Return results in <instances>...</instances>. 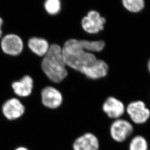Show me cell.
<instances>
[{
    "label": "cell",
    "instance_id": "cell-1",
    "mask_svg": "<svg viewBox=\"0 0 150 150\" xmlns=\"http://www.w3.org/2000/svg\"><path fill=\"white\" fill-rule=\"evenodd\" d=\"M62 48L56 44L50 46L41 63L42 69L47 76L54 82H60L68 75Z\"/></svg>",
    "mask_w": 150,
    "mask_h": 150
},
{
    "label": "cell",
    "instance_id": "cell-4",
    "mask_svg": "<svg viewBox=\"0 0 150 150\" xmlns=\"http://www.w3.org/2000/svg\"><path fill=\"white\" fill-rule=\"evenodd\" d=\"M126 111L131 120L136 125L144 124L150 117V110L142 100L130 103L126 108Z\"/></svg>",
    "mask_w": 150,
    "mask_h": 150
},
{
    "label": "cell",
    "instance_id": "cell-9",
    "mask_svg": "<svg viewBox=\"0 0 150 150\" xmlns=\"http://www.w3.org/2000/svg\"><path fill=\"white\" fill-rule=\"evenodd\" d=\"M4 116L9 120H15L23 116L25 108L21 101L16 98L6 100L2 107Z\"/></svg>",
    "mask_w": 150,
    "mask_h": 150
},
{
    "label": "cell",
    "instance_id": "cell-17",
    "mask_svg": "<svg viewBox=\"0 0 150 150\" xmlns=\"http://www.w3.org/2000/svg\"><path fill=\"white\" fill-rule=\"evenodd\" d=\"M46 11L50 15H56L61 10V2L59 0H47L44 4Z\"/></svg>",
    "mask_w": 150,
    "mask_h": 150
},
{
    "label": "cell",
    "instance_id": "cell-8",
    "mask_svg": "<svg viewBox=\"0 0 150 150\" xmlns=\"http://www.w3.org/2000/svg\"><path fill=\"white\" fill-rule=\"evenodd\" d=\"M102 109L109 119H120L125 114V106L123 103L113 97H109L105 100Z\"/></svg>",
    "mask_w": 150,
    "mask_h": 150
},
{
    "label": "cell",
    "instance_id": "cell-13",
    "mask_svg": "<svg viewBox=\"0 0 150 150\" xmlns=\"http://www.w3.org/2000/svg\"><path fill=\"white\" fill-rule=\"evenodd\" d=\"M29 48L32 52L40 57H44L50 48L46 40L39 38H32L29 40Z\"/></svg>",
    "mask_w": 150,
    "mask_h": 150
},
{
    "label": "cell",
    "instance_id": "cell-19",
    "mask_svg": "<svg viewBox=\"0 0 150 150\" xmlns=\"http://www.w3.org/2000/svg\"><path fill=\"white\" fill-rule=\"evenodd\" d=\"M15 150H29L28 149L24 147H20L17 148Z\"/></svg>",
    "mask_w": 150,
    "mask_h": 150
},
{
    "label": "cell",
    "instance_id": "cell-16",
    "mask_svg": "<svg viewBox=\"0 0 150 150\" xmlns=\"http://www.w3.org/2000/svg\"><path fill=\"white\" fill-rule=\"evenodd\" d=\"M122 4L126 9L134 13L142 11L145 6L143 0H123Z\"/></svg>",
    "mask_w": 150,
    "mask_h": 150
},
{
    "label": "cell",
    "instance_id": "cell-11",
    "mask_svg": "<svg viewBox=\"0 0 150 150\" xmlns=\"http://www.w3.org/2000/svg\"><path fill=\"white\" fill-rule=\"evenodd\" d=\"M108 67L105 61L96 59L91 65L83 69L80 72L88 78L97 79L105 76L108 74Z\"/></svg>",
    "mask_w": 150,
    "mask_h": 150
},
{
    "label": "cell",
    "instance_id": "cell-6",
    "mask_svg": "<svg viewBox=\"0 0 150 150\" xmlns=\"http://www.w3.org/2000/svg\"><path fill=\"white\" fill-rule=\"evenodd\" d=\"M100 141L94 134L86 132L79 136L72 144L73 150H99Z\"/></svg>",
    "mask_w": 150,
    "mask_h": 150
},
{
    "label": "cell",
    "instance_id": "cell-2",
    "mask_svg": "<svg viewBox=\"0 0 150 150\" xmlns=\"http://www.w3.org/2000/svg\"><path fill=\"white\" fill-rule=\"evenodd\" d=\"M62 49L66 65L80 72L97 59L93 54L86 52L81 48L78 40H68Z\"/></svg>",
    "mask_w": 150,
    "mask_h": 150
},
{
    "label": "cell",
    "instance_id": "cell-10",
    "mask_svg": "<svg viewBox=\"0 0 150 150\" xmlns=\"http://www.w3.org/2000/svg\"><path fill=\"white\" fill-rule=\"evenodd\" d=\"M43 105L50 109H57L61 106L62 95L59 91L52 86H47L41 92Z\"/></svg>",
    "mask_w": 150,
    "mask_h": 150
},
{
    "label": "cell",
    "instance_id": "cell-7",
    "mask_svg": "<svg viewBox=\"0 0 150 150\" xmlns=\"http://www.w3.org/2000/svg\"><path fill=\"white\" fill-rule=\"evenodd\" d=\"M1 48L5 54L16 56L20 54L23 48L21 38L15 34L5 35L1 41Z\"/></svg>",
    "mask_w": 150,
    "mask_h": 150
},
{
    "label": "cell",
    "instance_id": "cell-15",
    "mask_svg": "<svg viewBox=\"0 0 150 150\" xmlns=\"http://www.w3.org/2000/svg\"><path fill=\"white\" fill-rule=\"evenodd\" d=\"M128 150H148L147 141L142 135L134 136L129 142Z\"/></svg>",
    "mask_w": 150,
    "mask_h": 150
},
{
    "label": "cell",
    "instance_id": "cell-3",
    "mask_svg": "<svg viewBox=\"0 0 150 150\" xmlns=\"http://www.w3.org/2000/svg\"><path fill=\"white\" fill-rule=\"evenodd\" d=\"M109 131L112 140L117 143H123L133 134L134 128L128 120L119 119L110 125Z\"/></svg>",
    "mask_w": 150,
    "mask_h": 150
},
{
    "label": "cell",
    "instance_id": "cell-14",
    "mask_svg": "<svg viewBox=\"0 0 150 150\" xmlns=\"http://www.w3.org/2000/svg\"><path fill=\"white\" fill-rule=\"evenodd\" d=\"M81 48L87 52H99L104 48L105 43L103 41H91L79 40Z\"/></svg>",
    "mask_w": 150,
    "mask_h": 150
},
{
    "label": "cell",
    "instance_id": "cell-18",
    "mask_svg": "<svg viewBox=\"0 0 150 150\" xmlns=\"http://www.w3.org/2000/svg\"><path fill=\"white\" fill-rule=\"evenodd\" d=\"M3 21L2 18H0V38L1 37V35H2V31H1V26L3 25Z\"/></svg>",
    "mask_w": 150,
    "mask_h": 150
},
{
    "label": "cell",
    "instance_id": "cell-12",
    "mask_svg": "<svg viewBox=\"0 0 150 150\" xmlns=\"http://www.w3.org/2000/svg\"><path fill=\"white\" fill-rule=\"evenodd\" d=\"M12 86L15 93L18 96H28L33 89V80L31 77L26 75L20 81L13 83Z\"/></svg>",
    "mask_w": 150,
    "mask_h": 150
},
{
    "label": "cell",
    "instance_id": "cell-5",
    "mask_svg": "<svg viewBox=\"0 0 150 150\" xmlns=\"http://www.w3.org/2000/svg\"><path fill=\"white\" fill-rule=\"evenodd\" d=\"M105 21V19L101 17L98 12L92 10L88 12L87 16L82 18L81 24L86 32L95 34L103 30Z\"/></svg>",
    "mask_w": 150,
    "mask_h": 150
},
{
    "label": "cell",
    "instance_id": "cell-20",
    "mask_svg": "<svg viewBox=\"0 0 150 150\" xmlns=\"http://www.w3.org/2000/svg\"><path fill=\"white\" fill-rule=\"evenodd\" d=\"M148 70H149V72L150 73V59L148 62Z\"/></svg>",
    "mask_w": 150,
    "mask_h": 150
}]
</instances>
